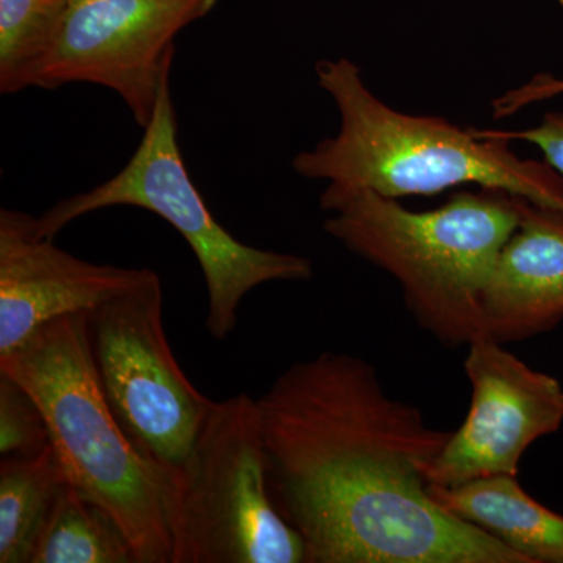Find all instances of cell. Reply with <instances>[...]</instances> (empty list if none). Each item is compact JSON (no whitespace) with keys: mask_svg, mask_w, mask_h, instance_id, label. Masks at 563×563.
<instances>
[{"mask_svg":"<svg viewBox=\"0 0 563 563\" xmlns=\"http://www.w3.org/2000/svg\"><path fill=\"white\" fill-rule=\"evenodd\" d=\"M51 443L38 402L21 384L0 373V455H35Z\"/></svg>","mask_w":563,"mask_h":563,"instance_id":"obj_16","label":"cell"},{"mask_svg":"<svg viewBox=\"0 0 563 563\" xmlns=\"http://www.w3.org/2000/svg\"><path fill=\"white\" fill-rule=\"evenodd\" d=\"M526 199L501 190L455 192L431 211H410L372 190L329 184L324 231L390 273L407 309L444 346L488 336L483 296L504 244L520 225Z\"/></svg>","mask_w":563,"mask_h":563,"instance_id":"obj_3","label":"cell"},{"mask_svg":"<svg viewBox=\"0 0 563 563\" xmlns=\"http://www.w3.org/2000/svg\"><path fill=\"white\" fill-rule=\"evenodd\" d=\"M173 563H307L306 544L274 506L257 401L214 402L173 474Z\"/></svg>","mask_w":563,"mask_h":563,"instance_id":"obj_6","label":"cell"},{"mask_svg":"<svg viewBox=\"0 0 563 563\" xmlns=\"http://www.w3.org/2000/svg\"><path fill=\"white\" fill-rule=\"evenodd\" d=\"M32 563H139L124 529L68 485L41 532Z\"/></svg>","mask_w":563,"mask_h":563,"instance_id":"obj_14","label":"cell"},{"mask_svg":"<svg viewBox=\"0 0 563 563\" xmlns=\"http://www.w3.org/2000/svg\"><path fill=\"white\" fill-rule=\"evenodd\" d=\"M485 332L498 343L553 331L563 320V213L525 201L483 296Z\"/></svg>","mask_w":563,"mask_h":563,"instance_id":"obj_11","label":"cell"},{"mask_svg":"<svg viewBox=\"0 0 563 563\" xmlns=\"http://www.w3.org/2000/svg\"><path fill=\"white\" fill-rule=\"evenodd\" d=\"M143 131L131 161L117 176L63 199L36 218L40 235L54 240L70 222L110 207H136L157 214L180 233L198 258L209 298L206 328L217 340L235 331L240 306L254 288L269 282L312 279L309 258L239 242L214 220L181 157L172 76L163 80L154 114Z\"/></svg>","mask_w":563,"mask_h":563,"instance_id":"obj_5","label":"cell"},{"mask_svg":"<svg viewBox=\"0 0 563 563\" xmlns=\"http://www.w3.org/2000/svg\"><path fill=\"white\" fill-rule=\"evenodd\" d=\"M314 73L339 109L340 129L292 158L299 176L391 199L474 184L563 213L562 174L518 157L509 140L393 110L366 87L350 58L318 62Z\"/></svg>","mask_w":563,"mask_h":563,"instance_id":"obj_2","label":"cell"},{"mask_svg":"<svg viewBox=\"0 0 563 563\" xmlns=\"http://www.w3.org/2000/svg\"><path fill=\"white\" fill-rule=\"evenodd\" d=\"M92 358L122 432L152 465L187 461L214 401L181 372L163 328L157 273L88 314Z\"/></svg>","mask_w":563,"mask_h":563,"instance_id":"obj_7","label":"cell"},{"mask_svg":"<svg viewBox=\"0 0 563 563\" xmlns=\"http://www.w3.org/2000/svg\"><path fill=\"white\" fill-rule=\"evenodd\" d=\"M472 406L428 472L429 485L451 487L479 477L517 476L521 457L563 422V388L490 336L470 344L465 358Z\"/></svg>","mask_w":563,"mask_h":563,"instance_id":"obj_9","label":"cell"},{"mask_svg":"<svg viewBox=\"0 0 563 563\" xmlns=\"http://www.w3.org/2000/svg\"><path fill=\"white\" fill-rule=\"evenodd\" d=\"M559 2L563 3V0H559Z\"/></svg>","mask_w":563,"mask_h":563,"instance_id":"obj_19","label":"cell"},{"mask_svg":"<svg viewBox=\"0 0 563 563\" xmlns=\"http://www.w3.org/2000/svg\"><path fill=\"white\" fill-rule=\"evenodd\" d=\"M533 98H547V96L555 95L563 91V81L558 80H539L531 87Z\"/></svg>","mask_w":563,"mask_h":563,"instance_id":"obj_18","label":"cell"},{"mask_svg":"<svg viewBox=\"0 0 563 563\" xmlns=\"http://www.w3.org/2000/svg\"><path fill=\"white\" fill-rule=\"evenodd\" d=\"M69 477L52 443L0 463V563H32L41 532Z\"/></svg>","mask_w":563,"mask_h":563,"instance_id":"obj_13","label":"cell"},{"mask_svg":"<svg viewBox=\"0 0 563 563\" xmlns=\"http://www.w3.org/2000/svg\"><path fill=\"white\" fill-rule=\"evenodd\" d=\"M429 492L444 512L495 537L528 563H563V515L536 501L517 476L429 485Z\"/></svg>","mask_w":563,"mask_h":563,"instance_id":"obj_12","label":"cell"},{"mask_svg":"<svg viewBox=\"0 0 563 563\" xmlns=\"http://www.w3.org/2000/svg\"><path fill=\"white\" fill-rule=\"evenodd\" d=\"M74 0H0V92L38 88Z\"/></svg>","mask_w":563,"mask_h":563,"instance_id":"obj_15","label":"cell"},{"mask_svg":"<svg viewBox=\"0 0 563 563\" xmlns=\"http://www.w3.org/2000/svg\"><path fill=\"white\" fill-rule=\"evenodd\" d=\"M220 0H74L38 88L91 84L120 96L141 129L172 76L174 40Z\"/></svg>","mask_w":563,"mask_h":563,"instance_id":"obj_8","label":"cell"},{"mask_svg":"<svg viewBox=\"0 0 563 563\" xmlns=\"http://www.w3.org/2000/svg\"><path fill=\"white\" fill-rule=\"evenodd\" d=\"M154 274L84 261L40 235L36 217L0 210V355L46 322L91 313Z\"/></svg>","mask_w":563,"mask_h":563,"instance_id":"obj_10","label":"cell"},{"mask_svg":"<svg viewBox=\"0 0 563 563\" xmlns=\"http://www.w3.org/2000/svg\"><path fill=\"white\" fill-rule=\"evenodd\" d=\"M504 140H523L539 147L548 165L563 176V113L544 114L536 128L520 132L487 131Z\"/></svg>","mask_w":563,"mask_h":563,"instance_id":"obj_17","label":"cell"},{"mask_svg":"<svg viewBox=\"0 0 563 563\" xmlns=\"http://www.w3.org/2000/svg\"><path fill=\"white\" fill-rule=\"evenodd\" d=\"M88 314L41 325L0 355V373L38 402L70 485L124 529L139 563H173V474L147 462L111 412L92 358Z\"/></svg>","mask_w":563,"mask_h":563,"instance_id":"obj_4","label":"cell"},{"mask_svg":"<svg viewBox=\"0 0 563 563\" xmlns=\"http://www.w3.org/2000/svg\"><path fill=\"white\" fill-rule=\"evenodd\" d=\"M255 401L269 493L307 563H528L433 501L451 432L391 399L363 358L322 352Z\"/></svg>","mask_w":563,"mask_h":563,"instance_id":"obj_1","label":"cell"}]
</instances>
